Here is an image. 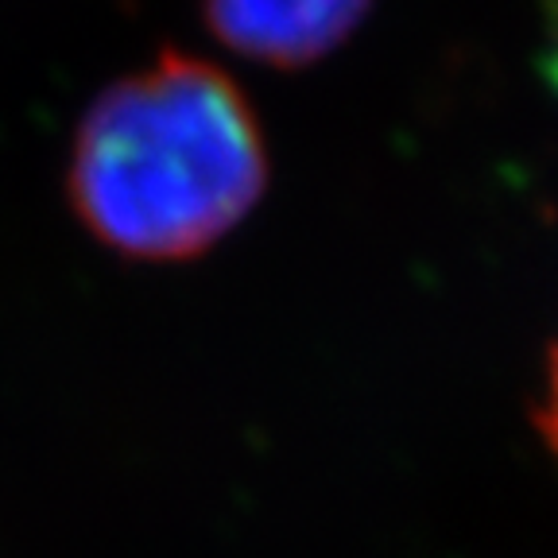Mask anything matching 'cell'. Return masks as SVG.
Wrapping results in <instances>:
<instances>
[{"mask_svg":"<svg viewBox=\"0 0 558 558\" xmlns=\"http://www.w3.org/2000/svg\"><path fill=\"white\" fill-rule=\"evenodd\" d=\"M268 186V151L236 82L167 51L86 109L66 191L82 226L129 260H191Z\"/></svg>","mask_w":558,"mask_h":558,"instance_id":"obj_1","label":"cell"},{"mask_svg":"<svg viewBox=\"0 0 558 558\" xmlns=\"http://www.w3.org/2000/svg\"><path fill=\"white\" fill-rule=\"evenodd\" d=\"M368 0H206L221 44L268 66H311L365 20Z\"/></svg>","mask_w":558,"mask_h":558,"instance_id":"obj_2","label":"cell"},{"mask_svg":"<svg viewBox=\"0 0 558 558\" xmlns=\"http://www.w3.org/2000/svg\"><path fill=\"white\" fill-rule=\"evenodd\" d=\"M535 430H539L543 446L550 450V458L558 462V341L547 353V373H543V392L532 408Z\"/></svg>","mask_w":558,"mask_h":558,"instance_id":"obj_3","label":"cell"},{"mask_svg":"<svg viewBox=\"0 0 558 558\" xmlns=\"http://www.w3.org/2000/svg\"><path fill=\"white\" fill-rule=\"evenodd\" d=\"M543 70L558 94V0L547 4V27H543Z\"/></svg>","mask_w":558,"mask_h":558,"instance_id":"obj_4","label":"cell"}]
</instances>
